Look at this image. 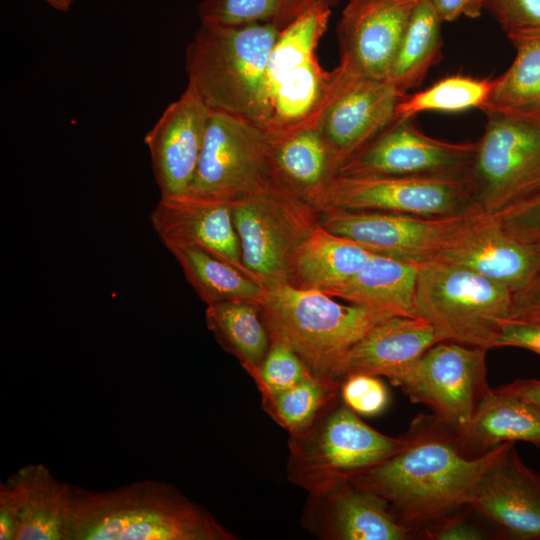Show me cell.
Masks as SVG:
<instances>
[{"instance_id":"8d00e7d4","label":"cell","mask_w":540,"mask_h":540,"mask_svg":"<svg viewBox=\"0 0 540 540\" xmlns=\"http://www.w3.org/2000/svg\"><path fill=\"white\" fill-rule=\"evenodd\" d=\"M340 398L359 416L374 417L387 408L389 392L378 376L352 374L341 382Z\"/></svg>"},{"instance_id":"83f0119b","label":"cell","mask_w":540,"mask_h":540,"mask_svg":"<svg viewBox=\"0 0 540 540\" xmlns=\"http://www.w3.org/2000/svg\"><path fill=\"white\" fill-rule=\"evenodd\" d=\"M205 318L218 343L247 373L262 362L270 346V332L257 304L245 300L210 304Z\"/></svg>"},{"instance_id":"d590c367","label":"cell","mask_w":540,"mask_h":540,"mask_svg":"<svg viewBox=\"0 0 540 540\" xmlns=\"http://www.w3.org/2000/svg\"><path fill=\"white\" fill-rule=\"evenodd\" d=\"M487 9L512 41L540 35V0H485Z\"/></svg>"},{"instance_id":"ab89813d","label":"cell","mask_w":540,"mask_h":540,"mask_svg":"<svg viewBox=\"0 0 540 540\" xmlns=\"http://www.w3.org/2000/svg\"><path fill=\"white\" fill-rule=\"evenodd\" d=\"M498 347H518L540 355V322L505 319L493 344Z\"/></svg>"},{"instance_id":"3957f363","label":"cell","mask_w":540,"mask_h":540,"mask_svg":"<svg viewBox=\"0 0 540 540\" xmlns=\"http://www.w3.org/2000/svg\"><path fill=\"white\" fill-rule=\"evenodd\" d=\"M280 31L272 23L201 24L186 51L188 83L210 110L265 131L267 67Z\"/></svg>"},{"instance_id":"ac0fdd59","label":"cell","mask_w":540,"mask_h":540,"mask_svg":"<svg viewBox=\"0 0 540 540\" xmlns=\"http://www.w3.org/2000/svg\"><path fill=\"white\" fill-rule=\"evenodd\" d=\"M418 0H348L338 24L340 65L363 76L388 79Z\"/></svg>"},{"instance_id":"1f68e13d","label":"cell","mask_w":540,"mask_h":540,"mask_svg":"<svg viewBox=\"0 0 540 540\" xmlns=\"http://www.w3.org/2000/svg\"><path fill=\"white\" fill-rule=\"evenodd\" d=\"M494 86L495 79L458 74L447 76L420 92L405 94L397 105L395 119L414 118L424 112L483 110Z\"/></svg>"},{"instance_id":"30bf717a","label":"cell","mask_w":540,"mask_h":540,"mask_svg":"<svg viewBox=\"0 0 540 540\" xmlns=\"http://www.w3.org/2000/svg\"><path fill=\"white\" fill-rule=\"evenodd\" d=\"M321 214L375 211L452 216L476 208L469 178L335 174L310 200Z\"/></svg>"},{"instance_id":"603a6c76","label":"cell","mask_w":540,"mask_h":540,"mask_svg":"<svg viewBox=\"0 0 540 540\" xmlns=\"http://www.w3.org/2000/svg\"><path fill=\"white\" fill-rule=\"evenodd\" d=\"M442 340L420 317L392 316L372 327L347 353L342 381L352 374L386 377L399 387L421 356Z\"/></svg>"},{"instance_id":"d6a6232c","label":"cell","mask_w":540,"mask_h":540,"mask_svg":"<svg viewBox=\"0 0 540 540\" xmlns=\"http://www.w3.org/2000/svg\"><path fill=\"white\" fill-rule=\"evenodd\" d=\"M341 383L311 375L275 394L261 395L262 407L289 435L306 430L340 396Z\"/></svg>"},{"instance_id":"4dcf8cb0","label":"cell","mask_w":540,"mask_h":540,"mask_svg":"<svg viewBox=\"0 0 540 540\" xmlns=\"http://www.w3.org/2000/svg\"><path fill=\"white\" fill-rule=\"evenodd\" d=\"M512 43L516 48L515 59L495 78L494 89L483 111L540 118V35Z\"/></svg>"},{"instance_id":"ffe728a7","label":"cell","mask_w":540,"mask_h":540,"mask_svg":"<svg viewBox=\"0 0 540 540\" xmlns=\"http://www.w3.org/2000/svg\"><path fill=\"white\" fill-rule=\"evenodd\" d=\"M150 221L155 233L168 250L200 249L233 265L252 278L242 260L231 201L202 197L188 192L175 196H161L150 215Z\"/></svg>"},{"instance_id":"9c48e42d","label":"cell","mask_w":540,"mask_h":540,"mask_svg":"<svg viewBox=\"0 0 540 540\" xmlns=\"http://www.w3.org/2000/svg\"><path fill=\"white\" fill-rule=\"evenodd\" d=\"M484 113L469 181L476 208L493 215L540 192V118Z\"/></svg>"},{"instance_id":"8fae6325","label":"cell","mask_w":540,"mask_h":540,"mask_svg":"<svg viewBox=\"0 0 540 540\" xmlns=\"http://www.w3.org/2000/svg\"><path fill=\"white\" fill-rule=\"evenodd\" d=\"M274 182L267 133L240 117L211 110L187 192L233 201Z\"/></svg>"},{"instance_id":"44dd1931","label":"cell","mask_w":540,"mask_h":540,"mask_svg":"<svg viewBox=\"0 0 540 540\" xmlns=\"http://www.w3.org/2000/svg\"><path fill=\"white\" fill-rule=\"evenodd\" d=\"M302 520L305 528L323 539L409 540L417 536L386 499L350 482L309 495Z\"/></svg>"},{"instance_id":"7bdbcfd3","label":"cell","mask_w":540,"mask_h":540,"mask_svg":"<svg viewBox=\"0 0 540 540\" xmlns=\"http://www.w3.org/2000/svg\"><path fill=\"white\" fill-rule=\"evenodd\" d=\"M497 389L522 399L540 412V380L517 379Z\"/></svg>"},{"instance_id":"277c9868","label":"cell","mask_w":540,"mask_h":540,"mask_svg":"<svg viewBox=\"0 0 540 540\" xmlns=\"http://www.w3.org/2000/svg\"><path fill=\"white\" fill-rule=\"evenodd\" d=\"M258 306L270 333L286 341L315 376L338 383L352 346L376 324L392 317L288 283L267 288Z\"/></svg>"},{"instance_id":"60d3db41","label":"cell","mask_w":540,"mask_h":540,"mask_svg":"<svg viewBox=\"0 0 540 540\" xmlns=\"http://www.w3.org/2000/svg\"><path fill=\"white\" fill-rule=\"evenodd\" d=\"M509 318L540 322V271L525 288L513 294Z\"/></svg>"},{"instance_id":"e575fe53","label":"cell","mask_w":540,"mask_h":540,"mask_svg":"<svg viewBox=\"0 0 540 540\" xmlns=\"http://www.w3.org/2000/svg\"><path fill=\"white\" fill-rule=\"evenodd\" d=\"M248 374L261 395L289 389L314 375L294 349L273 333H270V346L264 359Z\"/></svg>"},{"instance_id":"7c38bea8","label":"cell","mask_w":540,"mask_h":540,"mask_svg":"<svg viewBox=\"0 0 540 540\" xmlns=\"http://www.w3.org/2000/svg\"><path fill=\"white\" fill-rule=\"evenodd\" d=\"M487 215L481 211L452 216L330 211L320 214V223L373 253L420 265L435 260Z\"/></svg>"},{"instance_id":"7402d4cb","label":"cell","mask_w":540,"mask_h":540,"mask_svg":"<svg viewBox=\"0 0 540 540\" xmlns=\"http://www.w3.org/2000/svg\"><path fill=\"white\" fill-rule=\"evenodd\" d=\"M435 260L480 274L514 294L540 271V242L513 237L496 214L487 215Z\"/></svg>"},{"instance_id":"f546056e","label":"cell","mask_w":540,"mask_h":540,"mask_svg":"<svg viewBox=\"0 0 540 540\" xmlns=\"http://www.w3.org/2000/svg\"><path fill=\"white\" fill-rule=\"evenodd\" d=\"M169 251L206 305L230 300H245L258 305L267 292V287L208 252L196 248Z\"/></svg>"},{"instance_id":"ba28073f","label":"cell","mask_w":540,"mask_h":540,"mask_svg":"<svg viewBox=\"0 0 540 540\" xmlns=\"http://www.w3.org/2000/svg\"><path fill=\"white\" fill-rule=\"evenodd\" d=\"M329 17L330 5L317 3L280 31L267 67V134L315 123L332 80L316 55Z\"/></svg>"},{"instance_id":"d4e9b609","label":"cell","mask_w":540,"mask_h":540,"mask_svg":"<svg viewBox=\"0 0 540 540\" xmlns=\"http://www.w3.org/2000/svg\"><path fill=\"white\" fill-rule=\"evenodd\" d=\"M418 267V264L374 253L351 278L323 292L392 316L417 317L414 302Z\"/></svg>"},{"instance_id":"f35d334b","label":"cell","mask_w":540,"mask_h":540,"mask_svg":"<svg viewBox=\"0 0 540 540\" xmlns=\"http://www.w3.org/2000/svg\"><path fill=\"white\" fill-rule=\"evenodd\" d=\"M496 215L502 227L513 237L540 242V192Z\"/></svg>"},{"instance_id":"484cf974","label":"cell","mask_w":540,"mask_h":540,"mask_svg":"<svg viewBox=\"0 0 540 540\" xmlns=\"http://www.w3.org/2000/svg\"><path fill=\"white\" fill-rule=\"evenodd\" d=\"M540 448V412L513 395L492 390L484 396L468 428L458 435L462 452L477 458L505 442Z\"/></svg>"},{"instance_id":"b9f144b4","label":"cell","mask_w":540,"mask_h":540,"mask_svg":"<svg viewBox=\"0 0 540 540\" xmlns=\"http://www.w3.org/2000/svg\"><path fill=\"white\" fill-rule=\"evenodd\" d=\"M442 22H452L461 16L478 18L485 9V0H429Z\"/></svg>"},{"instance_id":"4316f807","label":"cell","mask_w":540,"mask_h":540,"mask_svg":"<svg viewBox=\"0 0 540 540\" xmlns=\"http://www.w3.org/2000/svg\"><path fill=\"white\" fill-rule=\"evenodd\" d=\"M374 253L320 225L298 250L288 284L326 291L363 268Z\"/></svg>"},{"instance_id":"836d02e7","label":"cell","mask_w":540,"mask_h":540,"mask_svg":"<svg viewBox=\"0 0 540 540\" xmlns=\"http://www.w3.org/2000/svg\"><path fill=\"white\" fill-rule=\"evenodd\" d=\"M321 0H202L201 24L243 25L272 23L281 30ZM327 4V3H326Z\"/></svg>"},{"instance_id":"5b68a950","label":"cell","mask_w":540,"mask_h":540,"mask_svg":"<svg viewBox=\"0 0 540 540\" xmlns=\"http://www.w3.org/2000/svg\"><path fill=\"white\" fill-rule=\"evenodd\" d=\"M403 436L367 425L340 398L304 431L289 435V481L309 495L326 493L398 452Z\"/></svg>"},{"instance_id":"7a4b0ae2","label":"cell","mask_w":540,"mask_h":540,"mask_svg":"<svg viewBox=\"0 0 540 540\" xmlns=\"http://www.w3.org/2000/svg\"><path fill=\"white\" fill-rule=\"evenodd\" d=\"M204 507L153 480L107 491L71 486L67 540H234Z\"/></svg>"},{"instance_id":"cb8c5ba5","label":"cell","mask_w":540,"mask_h":540,"mask_svg":"<svg viewBox=\"0 0 540 540\" xmlns=\"http://www.w3.org/2000/svg\"><path fill=\"white\" fill-rule=\"evenodd\" d=\"M267 135L275 181L309 202L337 173L338 165L315 123Z\"/></svg>"},{"instance_id":"8992f818","label":"cell","mask_w":540,"mask_h":540,"mask_svg":"<svg viewBox=\"0 0 540 540\" xmlns=\"http://www.w3.org/2000/svg\"><path fill=\"white\" fill-rule=\"evenodd\" d=\"M512 297L505 286L457 265L432 260L418 267L415 313L442 341L492 349Z\"/></svg>"},{"instance_id":"ee69618b","label":"cell","mask_w":540,"mask_h":540,"mask_svg":"<svg viewBox=\"0 0 540 540\" xmlns=\"http://www.w3.org/2000/svg\"><path fill=\"white\" fill-rule=\"evenodd\" d=\"M49 4L52 8L60 12H67L74 0H43Z\"/></svg>"},{"instance_id":"d6986e66","label":"cell","mask_w":540,"mask_h":540,"mask_svg":"<svg viewBox=\"0 0 540 540\" xmlns=\"http://www.w3.org/2000/svg\"><path fill=\"white\" fill-rule=\"evenodd\" d=\"M197 90L188 83L170 103L144 142L149 149L161 196L186 193L194 179L210 114Z\"/></svg>"},{"instance_id":"2e32d148","label":"cell","mask_w":540,"mask_h":540,"mask_svg":"<svg viewBox=\"0 0 540 540\" xmlns=\"http://www.w3.org/2000/svg\"><path fill=\"white\" fill-rule=\"evenodd\" d=\"M467 506L495 538L540 540V475L522 462L513 442L483 473Z\"/></svg>"},{"instance_id":"6da1fadb","label":"cell","mask_w":540,"mask_h":540,"mask_svg":"<svg viewBox=\"0 0 540 540\" xmlns=\"http://www.w3.org/2000/svg\"><path fill=\"white\" fill-rule=\"evenodd\" d=\"M402 436L398 452L349 482L386 499L416 535L466 506L483 473L511 443L470 458L460 449L458 434L432 413L417 415Z\"/></svg>"},{"instance_id":"52a82bcc","label":"cell","mask_w":540,"mask_h":540,"mask_svg":"<svg viewBox=\"0 0 540 540\" xmlns=\"http://www.w3.org/2000/svg\"><path fill=\"white\" fill-rule=\"evenodd\" d=\"M231 208L250 276L267 288L289 283L296 254L320 225V213L278 182L231 201Z\"/></svg>"},{"instance_id":"5bb4252c","label":"cell","mask_w":540,"mask_h":540,"mask_svg":"<svg viewBox=\"0 0 540 540\" xmlns=\"http://www.w3.org/2000/svg\"><path fill=\"white\" fill-rule=\"evenodd\" d=\"M404 95L388 79L356 74L340 64L332 70L328 95L315 125L338 170L395 119Z\"/></svg>"},{"instance_id":"9a60e30c","label":"cell","mask_w":540,"mask_h":540,"mask_svg":"<svg viewBox=\"0 0 540 540\" xmlns=\"http://www.w3.org/2000/svg\"><path fill=\"white\" fill-rule=\"evenodd\" d=\"M413 119H394L336 174L469 178L475 143L435 139Z\"/></svg>"},{"instance_id":"74e56055","label":"cell","mask_w":540,"mask_h":540,"mask_svg":"<svg viewBox=\"0 0 540 540\" xmlns=\"http://www.w3.org/2000/svg\"><path fill=\"white\" fill-rule=\"evenodd\" d=\"M466 505L454 513L422 528L417 536L428 540H482L494 538L479 520L471 519Z\"/></svg>"},{"instance_id":"f1b7e54d","label":"cell","mask_w":540,"mask_h":540,"mask_svg":"<svg viewBox=\"0 0 540 540\" xmlns=\"http://www.w3.org/2000/svg\"><path fill=\"white\" fill-rule=\"evenodd\" d=\"M441 23L429 0H418L390 67L388 80L406 94L420 85L438 61L442 47Z\"/></svg>"},{"instance_id":"4fadbf2b","label":"cell","mask_w":540,"mask_h":540,"mask_svg":"<svg viewBox=\"0 0 540 540\" xmlns=\"http://www.w3.org/2000/svg\"><path fill=\"white\" fill-rule=\"evenodd\" d=\"M487 351L451 341L438 342L421 356L399 388L412 403L425 405L460 435L490 390Z\"/></svg>"},{"instance_id":"e0dca14e","label":"cell","mask_w":540,"mask_h":540,"mask_svg":"<svg viewBox=\"0 0 540 540\" xmlns=\"http://www.w3.org/2000/svg\"><path fill=\"white\" fill-rule=\"evenodd\" d=\"M70 488L43 464L10 475L0 484V539L67 540Z\"/></svg>"},{"instance_id":"f6af8a7d","label":"cell","mask_w":540,"mask_h":540,"mask_svg":"<svg viewBox=\"0 0 540 540\" xmlns=\"http://www.w3.org/2000/svg\"><path fill=\"white\" fill-rule=\"evenodd\" d=\"M321 1L331 6L332 4L336 3L338 0H321Z\"/></svg>"}]
</instances>
